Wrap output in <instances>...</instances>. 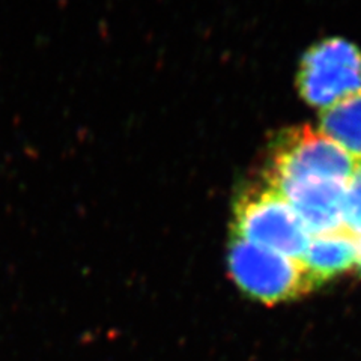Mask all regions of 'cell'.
I'll list each match as a JSON object with an SVG mask.
<instances>
[{
    "mask_svg": "<svg viewBox=\"0 0 361 361\" xmlns=\"http://www.w3.org/2000/svg\"><path fill=\"white\" fill-rule=\"evenodd\" d=\"M233 233L257 247L301 259L312 240L297 212L267 180L247 185L233 205Z\"/></svg>",
    "mask_w": 361,
    "mask_h": 361,
    "instance_id": "cell-1",
    "label": "cell"
},
{
    "mask_svg": "<svg viewBox=\"0 0 361 361\" xmlns=\"http://www.w3.org/2000/svg\"><path fill=\"white\" fill-rule=\"evenodd\" d=\"M361 163L336 142L309 126L277 134L269 149L265 180L269 184L302 179H334L349 184Z\"/></svg>",
    "mask_w": 361,
    "mask_h": 361,
    "instance_id": "cell-2",
    "label": "cell"
},
{
    "mask_svg": "<svg viewBox=\"0 0 361 361\" xmlns=\"http://www.w3.org/2000/svg\"><path fill=\"white\" fill-rule=\"evenodd\" d=\"M229 271L243 292L265 304L297 300L318 288L300 259L267 250L232 235Z\"/></svg>",
    "mask_w": 361,
    "mask_h": 361,
    "instance_id": "cell-3",
    "label": "cell"
},
{
    "mask_svg": "<svg viewBox=\"0 0 361 361\" xmlns=\"http://www.w3.org/2000/svg\"><path fill=\"white\" fill-rule=\"evenodd\" d=\"M298 89L310 106L329 109L361 92V51L342 38L322 39L304 53Z\"/></svg>",
    "mask_w": 361,
    "mask_h": 361,
    "instance_id": "cell-4",
    "label": "cell"
},
{
    "mask_svg": "<svg viewBox=\"0 0 361 361\" xmlns=\"http://www.w3.org/2000/svg\"><path fill=\"white\" fill-rule=\"evenodd\" d=\"M271 185L286 199L312 236L345 229L348 184L334 179H302Z\"/></svg>",
    "mask_w": 361,
    "mask_h": 361,
    "instance_id": "cell-5",
    "label": "cell"
},
{
    "mask_svg": "<svg viewBox=\"0 0 361 361\" xmlns=\"http://www.w3.org/2000/svg\"><path fill=\"white\" fill-rule=\"evenodd\" d=\"M316 285L336 277L357 265V238L346 228L331 233L312 236L300 259Z\"/></svg>",
    "mask_w": 361,
    "mask_h": 361,
    "instance_id": "cell-6",
    "label": "cell"
},
{
    "mask_svg": "<svg viewBox=\"0 0 361 361\" xmlns=\"http://www.w3.org/2000/svg\"><path fill=\"white\" fill-rule=\"evenodd\" d=\"M319 131L361 163V92L322 110Z\"/></svg>",
    "mask_w": 361,
    "mask_h": 361,
    "instance_id": "cell-7",
    "label": "cell"
},
{
    "mask_svg": "<svg viewBox=\"0 0 361 361\" xmlns=\"http://www.w3.org/2000/svg\"><path fill=\"white\" fill-rule=\"evenodd\" d=\"M343 221L345 228L354 235L361 232V164L346 188Z\"/></svg>",
    "mask_w": 361,
    "mask_h": 361,
    "instance_id": "cell-8",
    "label": "cell"
},
{
    "mask_svg": "<svg viewBox=\"0 0 361 361\" xmlns=\"http://www.w3.org/2000/svg\"><path fill=\"white\" fill-rule=\"evenodd\" d=\"M357 238V265L361 267V232L355 235Z\"/></svg>",
    "mask_w": 361,
    "mask_h": 361,
    "instance_id": "cell-9",
    "label": "cell"
}]
</instances>
